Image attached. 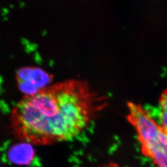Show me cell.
Listing matches in <instances>:
<instances>
[{"mask_svg":"<svg viewBox=\"0 0 167 167\" xmlns=\"http://www.w3.org/2000/svg\"><path fill=\"white\" fill-rule=\"evenodd\" d=\"M106 104L87 81L69 79L25 95L12 108L11 126L22 142L53 144L76 137Z\"/></svg>","mask_w":167,"mask_h":167,"instance_id":"1","label":"cell"},{"mask_svg":"<svg viewBox=\"0 0 167 167\" xmlns=\"http://www.w3.org/2000/svg\"><path fill=\"white\" fill-rule=\"evenodd\" d=\"M126 119L136 132L142 155L155 167H167V133L149 110L134 102L128 104Z\"/></svg>","mask_w":167,"mask_h":167,"instance_id":"2","label":"cell"},{"mask_svg":"<svg viewBox=\"0 0 167 167\" xmlns=\"http://www.w3.org/2000/svg\"><path fill=\"white\" fill-rule=\"evenodd\" d=\"M16 79L20 90L25 95H30L47 86L51 76L40 68L25 67L18 70Z\"/></svg>","mask_w":167,"mask_h":167,"instance_id":"3","label":"cell"},{"mask_svg":"<svg viewBox=\"0 0 167 167\" xmlns=\"http://www.w3.org/2000/svg\"><path fill=\"white\" fill-rule=\"evenodd\" d=\"M34 155V151L30 144L24 142L13 147L9 152V158L17 163H27L30 161Z\"/></svg>","mask_w":167,"mask_h":167,"instance_id":"4","label":"cell"},{"mask_svg":"<svg viewBox=\"0 0 167 167\" xmlns=\"http://www.w3.org/2000/svg\"><path fill=\"white\" fill-rule=\"evenodd\" d=\"M159 123L167 133V89L162 92L159 99Z\"/></svg>","mask_w":167,"mask_h":167,"instance_id":"5","label":"cell"},{"mask_svg":"<svg viewBox=\"0 0 167 167\" xmlns=\"http://www.w3.org/2000/svg\"><path fill=\"white\" fill-rule=\"evenodd\" d=\"M104 167H124V166H121L115 163H109V164L105 165Z\"/></svg>","mask_w":167,"mask_h":167,"instance_id":"6","label":"cell"}]
</instances>
